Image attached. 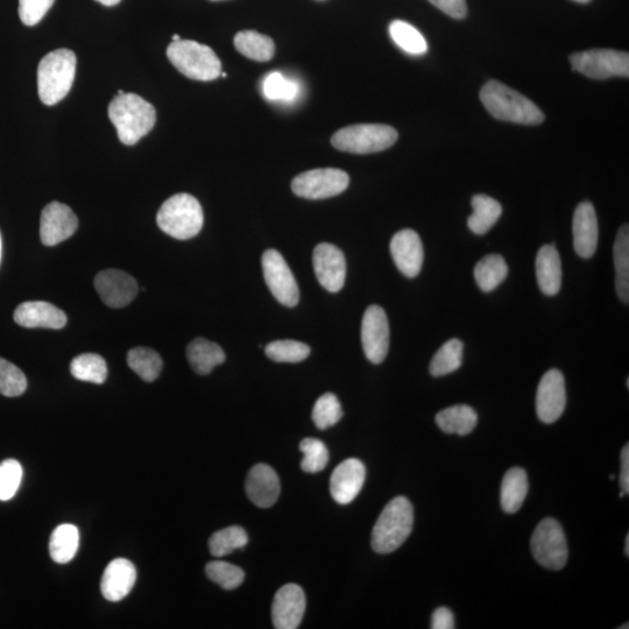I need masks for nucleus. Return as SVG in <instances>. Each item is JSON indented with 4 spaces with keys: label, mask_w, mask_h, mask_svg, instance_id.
<instances>
[{
    "label": "nucleus",
    "mask_w": 629,
    "mask_h": 629,
    "mask_svg": "<svg viewBox=\"0 0 629 629\" xmlns=\"http://www.w3.org/2000/svg\"><path fill=\"white\" fill-rule=\"evenodd\" d=\"M108 112L124 145H136L157 122L154 106L136 94L117 95L111 101Z\"/></svg>",
    "instance_id": "nucleus-1"
},
{
    "label": "nucleus",
    "mask_w": 629,
    "mask_h": 629,
    "mask_svg": "<svg viewBox=\"0 0 629 629\" xmlns=\"http://www.w3.org/2000/svg\"><path fill=\"white\" fill-rule=\"evenodd\" d=\"M480 101L491 115L504 122L539 125L544 113L532 101L499 81H490L480 90Z\"/></svg>",
    "instance_id": "nucleus-2"
},
{
    "label": "nucleus",
    "mask_w": 629,
    "mask_h": 629,
    "mask_svg": "<svg viewBox=\"0 0 629 629\" xmlns=\"http://www.w3.org/2000/svg\"><path fill=\"white\" fill-rule=\"evenodd\" d=\"M414 510L405 497L390 501L381 512L372 532V548L378 554H390L399 549L411 535Z\"/></svg>",
    "instance_id": "nucleus-3"
},
{
    "label": "nucleus",
    "mask_w": 629,
    "mask_h": 629,
    "mask_svg": "<svg viewBox=\"0 0 629 629\" xmlns=\"http://www.w3.org/2000/svg\"><path fill=\"white\" fill-rule=\"evenodd\" d=\"M76 55L69 49H56L39 63L38 91L45 105L58 104L73 87L76 74Z\"/></svg>",
    "instance_id": "nucleus-4"
},
{
    "label": "nucleus",
    "mask_w": 629,
    "mask_h": 629,
    "mask_svg": "<svg viewBox=\"0 0 629 629\" xmlns=\"http://www.w3.org/2000/svg\"><path fill=\"white\" fill-rule=\"evenodd\" d=\"M172 65L190 80L209 82L222 74V62L209 46L193 40L173 41L167 48Z\"/></svg>",
    "instance_id": "nucleus-5"
},
{
    "label": "nucleus",
    "mask_w": 629,
    "mask_h": 629,
    "mask_svg": "<svg viewBox=\"0 0 629 629\" xmlns=\"http://www.w3.org/2000/svg\"><path fill=\"white\" fill-rule=\"evenodd\" d=\"M157 222L161 231L179 240H188L199 235L203 228L204 215L199 201L189 194H178L162 204Z\"/></svg>",
    "instance_id": "nucleus-6"
},
{
    "label": "nucleus",
    "mask_w": 629,
    "mask_h": 629,
    "mask_svg": "<svg viewBox=\"0 0 629 629\" xmlns=\"http://www.w3.org/2000/svg\"><path fill=\"white\" fill-rule=\"evenodd\" d=\"M399 133L384 124H358L346 126L331 138L338 151L353 154H371L387 150L397 143Z\"/></svg>",
    "instance_id": "nucleus-7"
},
{
    "label": "nucleus",
    "mask_w": 629,
    "mask_h": 629,
    "mask_svg": "<svg viewBox=\"0 0 629 629\" xmlns=\"http://www.w3.org/2000/svg\"><path fill=\"white\" fill-rule=\"evenodd\" d=\"M537 563L550 570H561L568 562V542L564 530L555 519H544L534 530L530 540Z\"/></svg>",
    "instance_id": "nucleus-8"
},
{
    "label": "nucleus",
    "mask_w": 629,
    "mask_h": 629,
    "mask_svg": "<svg viewBox=\"0 0 629 629\" xmlns=\"http://www.w3.org/2000/svg\"><path fill=\"white\" fill-rule=\"evenodd\" d=\"M570 63L575 72L593 80L629 76V54L613 49H591L574 53L570 56Z\"/></svg>",
    "instance_id": "nucleus-9"
},
{
    "label": "nucleus",
    "mask_w": 629,
    "mask_h": 629,
    "mask_svg": "<svg viewBox=\"0 0 629 629\" xmlns=\"http://www.w3.org/2000/svg\"><path fill=\"white\" fill-rule=\"evenodd\" d=\"M349 183V175L341 169L320 168L296 176L292 182V190L303 199L323 200L342 194Z\"/></svg>",
    "instance_id": "nucleus-10"
},
{
    "label": "nucleus",
    "mask_w": 629,
    "mask_h": 629,
    "mask_svg": "<svg viewBox=\"0 0 629 629\" xmlns=\"http://www.w3.org/2000/svg\"><path fill=\"white\" fill-rule=\"evenodd\" d=\"M264 278L268 289L282 306L293 308L299 305L300 291L291 268L277 250L263 254Z\"/></svg>",
    "instance_id": "nucleus-11"
},
{
    "label": "nucleus",
    "mask_w": 629,
    "mask_h": 629,
    "mask_svg": "<svg viewBox=\"0 0 629 629\" xmlns=\"http://www.w3.org/2000/svg\"><path fill=\"white\" fill-rule=\"evenodd\" d=\"M362 344L367 359L381 364L390 350V323L385 310L377 305L366 309L362 322Z\"/></svg>",
    "instance_id": "nucleus-12"
},
{
    "label": "nucleus",
    "mask_w": 629,
    "mask_h": 629,
    "mask_svg": "<svg viewBox=\"0 0 629 629\" xmlns=\"http://www.w3.org/2000/svg\"><path fill=\"white\" fill-rule=\"evenodd\" d=\"M567 406V388L563 373L549 370L540 380L536 393V413L546 424L560 420Z\"/></svg>",
    "instance_id": "nucleus-13"
},
{
    "label": "nucleus",
    "mask_w": 629,
    "mask_h": 629,
    "mask_svg": "<svg viewBox=\"0 0 629 629\" xmlns=\"http://www.w3.org/2000/svg\"><path fill=\"white\" fill-rule=\"evenodd\" d=\"M313 264L316 278L324 289L330 293L341 291L346 277V260L342 250L329 243L317 245Z\"/></svg>",
    "instance_id": "nucleus-14"
},
{
    "label": "nucleus",
    "mask_w": 629,
    "mask_h": 629,
    "mask_svg": "<svg viewBox=\"0 0 629 629\" xmlns=\"http://www.w3.org/2000/svg\"><path fill=\"white\" fill-rule=\"evenodd\" d=\"M79 228L73 210L59 202L49 203L42 210L40 219V238L45 246H55L72 237Z\"/></svg>",
    "instance_id": "nucleus-15"
},
{
    "label": "nucleus",
    "mask_w": 629,
    "mask_h": 629,
    "mask_svg": "<svg viewBox=\"0 0 629 629\" xmlns=\"http://www.w3.org/2000/svg\"><path fill=\"white\" fill-rule=\"evenodd\" d=\"M95 288L106 306L123 308L136 298L138 284L129 273L119 270H105L97 274Z\"/></svg>",
    "instance_id": "nucleus-16"
},
{
    "label": "nucleus",
    "mask_w": 629,
    "mask_h": 629,
    "mask_svg": "<svg viewBox=\"0 0 629 629\" xmlns=\"http://www.w3.org/2000/svg\"><path fill=\"white\" fill-rule=\"evenodd\" d=\"M306 612L305 592L296 584H287L275 595L272 605L274 628L296 629Z\"/></svg>",
    "instance_id": "nucleus-17"
},
{
    "label": "nucleus",
    "mask_w": 629,
    "mask_h": 629,
    "mask_svg": "<svg viewBox=\"0 0 629 629\" xmlns=\"http://www.w3.org/2000/svg\"><path fill=\"white\" fill-rule=\"evenodd\" d=\"M391 254L398 270L407 278L418 277L422 270L424 251L418 232L401 230L391 240Z\"/></svg>",
    "instance_id": "nucleus-18"
},
{
    "label": "nucleus",
    "mask_w": 629,
    "mask_h": 629,
    "mask_svg": "<svg viewBox=\"0 0 629 629\" xmlns=\"http://www.w3.org/2000/svg\"><path fill=\"white\" fill-rule=\"evenodd\" d=\"M366 478L365 465L356 458L339 464L330 479V492L336 503L351 504L362 491Z\"/></svg>",
    "instance_id": "nucleus-19"
},
{
    "label": "nucleus",
    "mask_w": 629,
    "mask_h": 629,
    "mask_svg": "<svg viewBox=\"0 0 629 629\" xmlns=\"http://www.w3.org/2000/svg\"><path fill=\"white\" fill-rule=\"evenodd\" d=\"M574 247L579 257L590 259L595 256L598 246V218L596 209L589 201L582 202L575 210L572 221Z\"/></svg>",
    "instance_id": "nucleus-20"
},
{
    "label": "nucleus",
    "mask_w": 629,
    "mask_h": 629,
    "mask_svg": "<svg viewBox=\"0 0 629 629\" xmlns=\"http://www.w3.org/2000/svg\"><path fill=\"white\" fill-rule=\"evenodd\" d=\"M246 494L252 503L268 508L277 503L280 496V480L270 465L253 466L246 479Z\"/></svg>",
    "instance_id": "nucleus-21"
},
{
    "label": "nucleus",
    "mask_w": 629,
    "mask_h": 629,
    "mask_svg": "<svg viewBox=\"0 0 629 629\" xmlns=\"http://www.w3.org/2000/svg\"><path fill=\"white\" fill-rule=\"evenodd\" d=\"M14 321L20 327L33 329L45 328L59 330L67 324V316L52 303L31 301L21 303L14 312Z\"/></svg>",
    "instance_id": "nucleus-22"
},
{
    "label": "nucleus",
    "mask_w": 629,
    "mask_h": 629,
    "mask_svg": "<svg viewBox=\"0 0 629 629\" xmlns=\"http://www.w3.org/2000/svg\"><path fill=\"white\" fill-rule=\"evenodd\" d=\"M137 582V570L126 558H116L106 567L102 582V595L109 602L116 603L124 599Z\"/></svg>",
    "instance_id": "nucleus-23"
},
{
    "label": "nucleus",
    "mask_w": 629,
    "mask_h": 629,
    "mask_svg": "<svg viewBox=\"0 0 629 629\" xmlns=\"http://www.w3.org/2000/svg\"><path fill=\"white\" fill-rule=\"evenodd\" d=\"M535 270L537 284L544 295L555 296L561 291L562 263L554 245L541 247L536 256Z\"/></svg>",
    "instance_id": "nucleus-24"
},
{
    "label": "nucleus",
    "mask_w": 629,
    "mask_h": 629,
    "mask_svg": "<svg viewBox=\"0 0 629 629\" xmlns=\"http://www.w3.org/2000/svg\"><path fill=\"white\" fill-rule=\"evenodd\" d=\"M187 358L197 374L207 376L216 366L225 362V353L218 344L206 338H196L188 345Z\"/></svg>",
    "instance_id": "nucleus-25"
},
{
    "label": "nucleus",
    "mask_w": 629,
    "mask_h": 629,
    "mask_svg": "<svg viewBox=\"0 0 629 629\" xmlns=\"http://www.w3.org/2000/svg\"><path fill=\"white\" fill-rule=\"evenodd\" d=\"M529 490L527 473L521 468L508 470L501 484V507L508 514L517 513L524 505Z\"/></svg>",
    "instance_id": "nucleus-26"
},
{
    "label": "nucleus",
    "mask_w": 629,
    "mask_h": 629,
    "mask_svg": "<svg viewBox=\"0 0 629 629\" xmlns=\"http://www.w3.org/2000/svg\"><path fill=\"white\" fill-rule=\"evenodd\" d=\"M436 423L445 434L466 436L476 428L478 415L470 406L457 405L445 408L438 413Z\"/></svg>",
    "instance_id": "nucleus-27"
},
{
    "label": "nucleus",
    "mask_w": 629,
    "mask_h": 629,
    "mask_svg": "<svg viewBox=\"0 0 629 629\" xmlns=\"http://www.w3.org/2000/svg\"><path fill=\"white\" fill-rule=\"evenodd\" d=\"M473 214L468 219L469 229L478 236L486 235L497 224L503 207L492 197L479 194L472 197Z\"/></svg>",
    "instance_id": "nucleus-28"
},
{
    "label": "nucleus",
    "mask_w": 629,
    "mask_h": 629,
    "mask_svg": "<svg viewBox=\"0 0 629 629\" xmlns=\"http://www.w3.org/2000/svg\"><path fill=\"white\" fill-rule=\"evenodd\" d=\"M614 267H616V289L619 299L629 302V228L621 226L613 247Z\"/></svg>",
    "instance_id": "nucleus-29"
},
{
    "label": "nucleus",
    "mask_w": 629,
    "mask_h": 629,
    "mask_svg": "<svg viewBox=\"0 0 629 629\" xmlns=\"http://www.w3.org/2000/svg\"><path fill=\"white\" fill-rule=\"evenodd\" d=\"M80 546V532L74 525H61L54 529L49 541V555L59 564L73 560Z\"/></svg>",
    "instance_id": "nucleus-30"
},
{
    "label": "nucleus",
    "mask_w": 629,
    "mask_h": 629,
    "mask_svg": "<svg viewBox=\"0 0 629 629\" xmlns=\"http://www.w3.org/2000/svg\"><path fill=\"white\" fill-rule=\"evenodd\" d=\"M237 51L253 61L266 62L275 54L274 41L256 31L238 32L235 37Z\"/></svg>",
    "instance_id": "nucleus-31"
},
{
    "label": "nucleus",
    "mask_w": 629,
    "mask_h": 629,
    "mask_svg": "<svg viewBox=\"0 0 629 629\" xmlns=\"http://www.w3.org/2000/svg\"><path fill=\"white\" fill-rule=\"evenodd\" d=\"M508 266L500 254H489L479 260L475 267V280L480 289L490 293L506 280Z\"/></svg>",
    "instance_id": "nucleus-32"
},
{
    "label": "nucleus",
    "mask_w": 629,
    "mask_h": 629,
    "mask_svg": "<svg viewBox=\"0 0 629 629\" xmlns=\"http://www.w3.org/2000/svg\"><path fill=\"white\" fill-rule=\"evenodd\" d=\"M464 344L461 339H450L435 353L429 371L433 377L447 376L463 364Z\"/></svg>",
    "instance_id": "nucleus-33"
},
{
    "label": "nucleus",
    "mask_w": 629,
    "mask_h": 629,
    "mask_svg": "<svg viewBox=\"0 0 629 629\" xmlns=\"http://www.w3.org/2000/svg\"><path fill=\"white\" fill-rule=\"evenodd\" d=\"M70 372L77 380L97 385L103 384L108 378V366L104 358L95 353H84L74 358L70 364Z\"/></svg>",
    "instance_id": "nucleus-34"
},
{
    "label": "nucleus",
    "mask_w": 629,
    "mask_h": 629,
    "mask_svg": "<svg viewBox=\"0 0 629 629\" xmlns=\"http://www.w3.org/2000/svg\"><path fill=\"white\" fill-rule=\"evenodd\" d=\"M390 35L395 45L411 55H423L428 51L427 40L419 30L402 20H394L390 25Z\"/></svg>",
    "instance_id": "nucleus-35"
},
{
    "label": "nucleus",
    "mask_w": 629,
    "mask_h": 629,
    "mask_svg": "<svg viewBox=\"0 0 629 629\" xmlns=\"http://www.w3.org/2000/svg\"><path fill=\"white\" fill-rule=\"evenodd\" d=\"M127 364L146 383L157 380L164 366L159 353L148 348L132 349L127 355Z\"/></svg>",
    "instance_id": "nucleus-36"
},
{
    "label": "nucleus",
    "mask_w": 629,
    "mask_h": 629,
    "mask_svg": "<svg viewBox=\"0 0 629 629\" xmlns=\"http://www.w3.org/2000/svg\"><path fill=\"white\" fill-rule=\"evenodd\" d=\"M249 543L246 530L239 526H231L218 530L210 537L209 548L212 556L224 557L237 549H243Z\"/></svg>",
    "instance_id": "nucleus-37"
},
{
    "label": "nucleus",
    "mask_w": 629,
    "mask_h": 629,
    "mask_svg": "<svg viewBox=\"0 0 629 629\" xmlns=\"http://www.w3.org/2000/svg\"><path fill=\"white\" fill-rule=\"evenodd\" d=\"M268 358L277 363H301L310 355V348L307 344L284 339L268 344L265 348Z\"/></svg>",
    "instance_id": "nucleus-38"
},
{
    "label": "nucleus",
    "mask_w": 629,
    "mask_h": 629,
    "mask_svg": "<svg viewBox=\"0 0 629 629\" xmlns=\"http://www.w3.org/2000/svg\"><path fill=\"white\" fill-rule=\"evenodd\" d=\"M343 418L341 402L335 394L325 393L316 401L313 409V420L318 429L334 427Z\"/></svg>",
    "instance_id": "nucleus-39"
},
{
    "label": "nucleus",
    "mask_w": 629,
    "mask_h": 629,
    "mask_svg": "<svg viewBox=\"0 0 629 629\" xmlns=\"http://www.w3.org/2000/svg\"><path fill=\"white\" fill-rule=\"evenodd\" d=\"M303 454L301 468L307 473H318L329 463V451L325 444L317 438H305L300 443Z\"/></svg>",
    "instance_id": "nucleus-40"
},
{
    "label": "nucleus",
    "mask_w": 629,
    "mask_h": 629,
    "mask_svg": "<svg viewBox=\"0 0 629 629\" xmlns=\"http://www.w3.org/2000/svg\"><path fill=\"white\" fill-rule=\"evenodd\" d=\"M207 575L224 590H235L242 585L245 574L242 569L228 562H210L206 568Z\"/></svg>",
    "instance_id": "nucleus-41"
},
{
    "label": "nucleus",
    "mask_w": 629,
    "mask_h": 629,
    "mask_svg": "<svg viewBox=\"0 0 629 629\" xmlns=\"http://www.w3.org/2000/svg\"><path fill=\"white\" fill-rule=\"evenodd\" d=\"M27 379L16 365L0 358V394L7 398H16L24 394Z\"/></svg>",
    "instance_id": "nucleus-42"
},
{
    "label": "nucleus",
    "mask_w": 629,
    "mask_h": 629,
    "mask_svg": "<svg viewBox=\"0 0 629 629\" xmlns=\"http://www.w3.org/2000/svg\"><path fill=\"white\" fill-rule=\"evenodd\" d=\"M23 480V466L16 459L0 463V501H9L19 490Z\"/></svg>",
    "instance_id": "nucleus-43"
},
{
    "label": "nucleus",
    "mask_w": 629,
    "mask_h": 629,
    "mask_svg": "<svg viewBox=\"0 0 629 629\" xmlns=\"http://www.w3.org/2000/svg\"><path fill=\"white\" fill-rule=\"evenodd\" d=\"M264 94L271 101L292 102L299 95V86L280 73H272L264 82Z\"/></svg>",
    "instance_id": "nucleus-44"
},
{
    "label": "nucleus",
    "mask_w": 629,
    "mask_h": 629,
    "mask_svg": "<svg viewBox=\"0 0 629 629\" xmlns=\"http://www.w3.org/2000/svg\"><path fill=\"white\" fill-rule=\"evenodd\" d=\"M55 0H19V17L26 26H35L52 9Z\"/></svg>",
    "instance_id": "nucleus-45"
},
{
    "label": "nucleus",
    "mask_w": 629,
    "mask_h": 629,
    "mask_svg": "<svg viewBox=\"0 0 629 629\" xmlns=\"http://www.w3.org/2000/svg\"><path fill=\"white\" fill-rule=\"evenodd\" d=\"M429 2L454 19H463L468 13L466 0H429Z\"/></svg>",
    "instance_id": "nucleus-46"
},
{
    "label": "nucleus",
    "mask_w": 629,
    "mask_h": 629,
    "mask_svg": "<svg viewBox=\"0 0 629 629\" xmlns=\"http://www.w3.org/2000/svg\"><path fill=\"white\" fill-rule=\"evenodd\" d=\"M455 617L447 607H440L431 617V628L433 629H454Z\"/></svg>",
    "instance_id": "nucleus-47"
},
{
    "label": "nucleus",
    "mask_w": 629,
    "mask_h": 629,
    "mask_svg": "<svg viewBox=\"0 0 629 629\" xmlns=\"http://www.w3.org/2000/svg\"><path fill=\"white\" fill-rule=\"evenodd\" d=\"M620 487L621 492L627 496L629 493V445L626 444L621 451V470H620Z\"/></svg>",
    "instance_id": "nucleus-48"
},
{
    "label": "nucleus",
    "mask_w": 629,
    "mask_h": 629,
    "mask_svg": "<svg viewBox=\"0 0 629 629\" xmlns=\"http://www.w3.org/2000/svg\"><path fill=\"white\" fill-rule=\"evenodd\" d=\"M96 2L104 5V6H115L122 2V0H96Z\"/></svg>",
    "instance_id": "nucleus-49"
},
{
    "label": "nucleus",
    "mask_w": 629,
    "mask_h": 629,
    "mask_svg": "<svg viewBox=\"0 0 629 629\" xmlns=\"http://www.w3.org/2000/svg\"><path fill=\"white\" fill-rule=\"evenodd\" d=\"M625 554L627 557L629 556V534H627L625 540Z\"/></svg>",
    "instance_id": "nucleus-50"
},
{
    "label": "nucleus",
    "mask_w": 629,
    "mask_h": 629,
    "mask_svg": "<svg viewBox=\"0 0 629 629\" xmlns=\"http://www.w3.org/2000/svg\"><path fill=\"white\" fill-rule=\"evenodd\" d=\"M574 2L581 3V4H586V3L591 2V0H574Z\"/></svg>",
    "instance_id": "nucleus-51"
},
{
    "label": "nucleus",
    "mask_w": 629,
    "mask_h": 629,
    "mask_svg": "<svg viewBox=\"0 0 629 629\" xmlns=\"http://www.w3.org/2000/svg\"><path fill=\"white\" fill-rule=\"evenodd\" d=\"M172 40H173V41H179V40H181L180 35H178V34H174V35H173V37H172Z\"/></svg>",
    "instance_id": "nucleus-52"
},
{
    "label": "nucleus",
    "mask_w": 629,
    "mask_h": 629,
    "mask_svg": "<svg viewBox=\"0 0 629 629\" xmlns=\"http://www.w3.org/2000/svg\"><path fill=\"white\" fill-rule=\"evenodd\" d=\"M0 260H2V236H0Z\"/></svg>",
    "instance_id": "nucleus-53"
},
{
    "label": "nucleus",
    "mask_w": 629,
    "mask_h": 629,
    "mask_svg": "<svg viewBox=\"0 0 629 629\" xmlns=\"http://www.w3.org/2000/svg\"><path fill=\"white\" fill-rule=\"evenodd\" d=\"M123 94H125L123 90L118 91V95H123Z\"/></svg>",
    "instance_id": "nucleus-54"
},
{
    "label": "nucleus",
    "mask_w": 629,
    "mask_h": 629,
    "mask_svg": "<svg viewBox=\"0 0 629 629\" xmlns=\"http://www.w3.org/2000/svg\"><path fill=\"white\" fill-rule=\"evenodd\" d=\"M620 628H621V629H624V628L628 629V628H629V626H628V624H626V626H621Z\"/></svg>",
    "instance_id": "nucleus-55"
},
{
    "label": "nucleus",
    "mask_w": 629,
    "mask_h": 629,
    "mask_svg": "<svg viewBox=\"0 0 629 629\" xmlns=\"http://www.w3.org/2000/svg\"><path fill=\"white\" fill-rule=\"evenodd\" d=\"M211 2H221V0H211Z\"/></svg>",
    "instance_id": "nucleus-56"
}]
</instances>
